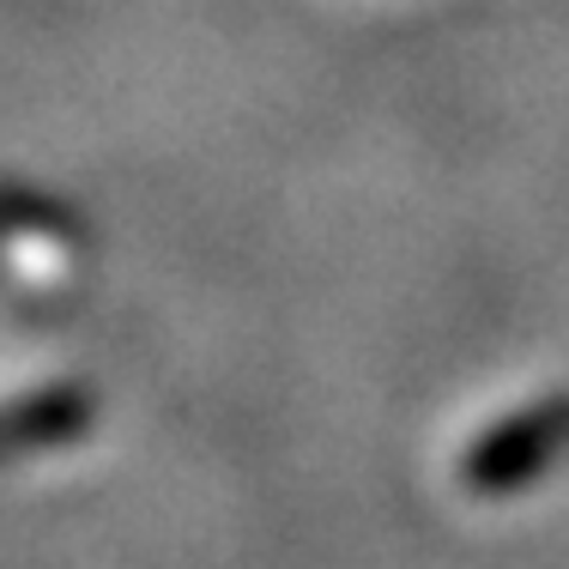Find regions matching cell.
<instances>
[{
  "mask_svg": "<svg viewBox=\"0 0 569 569\" xmlns=\"http://www.w3.org/2000/svg\"><path fill=\"white\" fill-rule=\"evenodd\" d=\"M86 230L61 200L0 182V309L61 303L86 273Z\"/></svg>",
  "mask_w": 569,
  "mask_h": 569,
  "instance_id": "cell-1",
  "label": "cell"
}]
</instances>
